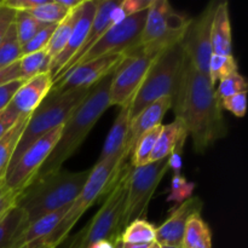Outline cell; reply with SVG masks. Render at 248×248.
I'll use <instances>...</instances> for the list:
<instances>
[{
  "label": "cell",
  "instance_id": "d6a6232c",
  "mask_svg": "<svg viewBox=\"0 0 248 248\" xmlns=\"http://www.w3.org/2000/svg\"><path fill=\"white\" fill-rule=\"evenodd\" d=\"M153 0H124L118 1V4L114 6L110 12V22L111 26L121 23L128 17L143 11V10L149 9Z\"/></svg>",
  "mask_w": 248,
  "mask_h": 248
},
{
  "label": "cell",
  "instance_id": "f907efd6",
  "mask_svg": "<svg viewBox=\"0 0 248 248\" xmlns=\"http://www.w3.org/2000/svg\"><path fill=\"white\" fill-rule=\"evenodd\" d=\"M2 6V0H0V7Z\"/></svg>",
  "mask_w": 248,
  "mask_h": 248
},
{
  "label": "cell",
  "instance_id": "681fc988",
  "mask_svg": "<svg viewBox=\"0 0 248 248\" xmlns=\"http://www.w3.org/2000/svg\"><path fill=\"white\" fill-rule=\"evenodd\" d=\"M150 248H161V247H160V245H157L156 242H154V244H153L152 246H150Z\"/></svg>",
  "mask_w": 248,
  "mask_h": 248
},
{
  "label": "cell",
  "instance_id": "8992f818",
  "mask_svg": "<svg viewBox=\"0 0 248 248\" xmlns=\"http://www.w3.org/2000/svg\"><path fill=\"white\" fill-rule=\"evenodd\" d=\"M90 91L91 89H78L68 92L50 91L40 106L31 113L26 130L15 150L9 169L14 166L15 162L34 142L53 128L62 126L73 111L86 98Z\"/></svg>",
  "mask_w": 248,
  "mask_h": 248
},
{
  "label": "cell",
  "instance_id": "f35d334b",
  "mask_svg": "<svg viewBox=\"0 0 248 248\" xmlns=\"http://www.w3.org/2000/svg\"><path fill=\"white\" fill-rule=\"evenodd\" d=\"M19 194L15 193L9 188L5 182V178L0 179V218L5 215L14 206H16L17 198Z\"/></svg>",
  "mask_w": 248,
  "mask_h": 248
},
{
  "label": "cell",
  "instance_id": "83f0119b",
  "mask_svg": "<svg viewBox=\"0 0 248 248\" xmlns=\"http://www.w3.org/2000/svg\"><path fill=\"white\" fill-rule=\"evenodd\" d=\"M51 62H52V60L45 50L22 56L21 60H19L21 79L26 81V80L36 77V75L50 72Z\"/></svg>",
  "mask_w": 248,
  "mask_h": 248
},
{
  "label": "cell",
  "instance_id": "7a4b0ae2",
  "mask_svg": "<svg viewBox=\"0 0 248 248\" xmlns=\"http://www.w3.org/2000/svg\"><path fill=\"white\" fill-rule=\"evenodd\" d=\"M113 73L92 87L86 98L63 124L60 140L40 169L38 176L52 173L62 169V165L74 155L99 118L110 107L109 91L113 80Z\"/></svg>",
  "mask_w": 248,
  "mask_h": 248
},
{
  "label": "cell",
  "instance_id": "b9f144b4",
  "mask_svg": "<svg viewBox=\"0 0 248 248\" xmlns=\"http://www.w3.org/2000/svg\"><path fill=\"white\" fill-rule=\"evenodd\" d=\"M19 116L11 107L7 106L4 110L0 111V138L12 127V126L16 124V121L18 120Z\"/></svg>",
  "mask_w": 248,
  "mask_h": 248
},
{
  "label": "cell",
  "instance_id": "60d3db41",
  "mask_svg": "<svg viewBox=\"0 0 248 248\" xmlns=\"http://www.w3.org/2000/svg\"><path fill=\"white\" fill-rule=\"evenodd\" d=\"M47 0L39 1V0H2V6L7 7L14 11H31L35 7L41 6Z\"/></svg>",
  "mask_w": 248,
  "mask_h": 248
},
{
  "label": "cell",
  "instance_id": "9a60e30c",
  "mask_svg": "<svg viewBox=\"0 0 248 248\" xmlns=\"http://www.w3.org/2000/svg\"><path fill=\"white\" fill-rule=\"evenodd\" d=\"M97 7H98V0H84V2L79 6L77 18H75L74 26H73L72 33H70L69 39H68L67 45L63 48L62 52L51 62L50 73L52 75V79H55L60 74L61 70L64 68V65L82 47L87 35H89Z\"/></svg>",
  "mask_w": 248,
  "mask_h": 248
},
{
  "label": "cell",
  "instance_id": "5bb4252c",
  "mask_svg": "<svg viewBox=\"0 0 248 248\" xmlns=\"http://www.w3.org/2000/svg\"><path fill=\"white\" fill-rule=\"evenodd\" d=\"M125 53H111L73 68L53 81L52 92H68L78 89H92L116 69Z\"/></svg>",
  "mask_w": 248,
  "mask_h": 248
},
{
  "label": "cell",
  "instance_id": "484cf974",
  "mask_svg": "<svg viewBox=\"0 0 248 248\" xmlns=\"http://www.w3.org/2000/svg\"><path fill=\"white\" fill-rule=\"evenodd\" d=\"M156 241V228L147 219H135L126 225L120 242L131 245H152Z\"/></svg>",
  "mask_w": 248,
  "mask_h": 248
},
{
  "label": "cell",
  "instance_id": "2e32d148",
  "mask_svg": "<svg viewBox=\"0 0 248 248\" xmlns=\"http://www.w3.org/2000/svg\"><path fill=\"white\" fill-rule=\"evenodd\" d=\"M202 200L199 196H191L177 206L160 227L156 228V244L160 246H182L184 230L189 218L195 213H201Z\"/></svg>",
  "mask_w": 248,
  "mask_h": 248
},
{
  "label": "cell",
  "instance_id": "ac0fdd59",
  "mask_svg": "<svg viewBox=\"0 0 248 248\" xmlns=\"http://www.w3.org/2000/svg\"><path fill=\"white\" fill-rule=\"evenodd\" d=\"M53 79L50 72L26 80L12 97L9 107L18 115H31L52 89Z\"/></svg>",
  "mask_w": 248,
  "mask_h": 248
},
{
  "label": "cell",
  "instance_id": "e575fe53",
  "mask_svg": "<svg viewBox=\"0 0 248 248\" xmlns=\"http://www.w3.org/2000/svg\"><path fill=\"white\" fill-rule=\"evenodd\" d=\"M248 84L247 80L239 72L224 78L219 81L217 90H216V96L219 101L227 98V97L234 96V94L240 93V92H247Z\"/></svg>",
  "mask_w": 248,
  "mask_h": 248
},
{
  "label": "cell",
  "instance_id": "7dc6e473",
  "mask_svg": "<svg viewBox=\"0 0 248 248\" xmlns=\"http://www.w3.org/2000/svg\"><path fill=\"white\" fill-rule=\"evenodd\" d=\"M152 245H131V244H123V242H119V244L116 245V248H150Z\"/></svg>",
  "mask_w": 248,
  "mask_h": 248
},
{
  "label": "cell",
  "instance_id": "d6986e66",
  "mask_svg": "<svg viewBox=\"0 0 248 248\" xmlns=\"http://www.w3.org/2000/svg\"><path fill=\"white\" fill-rule=\"evenodd\" d=\"M211 45L215 55L232 56V22L227 1L216 5L211 27Z\"/></svg>",
  "mask_w": 248,
  "mask_h": 248
},
{
  "label": "cell",
  "instance_id": "5b68a950",
  "mask_svg": "<svg viewBox=\"0 0 248 248\" xmlns=\"http://www.w3.org/2000/svg\"><path fill=\"white\" fill-rule=\"evenodd\" d=\"M131 169V165L124 166L120 176L107 194L98 212L92 217L89 224L72 237L67 248H89L90 245L101 240H108L115 245L120 242L123 232L121 218L125 207Z\"/></svg>",
  "mask_w": 248,
  "mask_h": 248
},
{
  "label": "cell",
  "instance_id": "d590c367",
  "mask_svg": "<svg viewBox=\"0 0 248 248\" xmlns=\"http://www.w3.org/2000/svg\"><path fill=\"white\" fill-rule=\"evenodd\" d=\"M195 183L188 182L182 174H173L171 181V190L167 196V202H174L177 206L193 196Z\"/></svg>",
  "mask_w": 248,
  "mask_h": 248
},
{
  "label": "cell",
  "instance_id": "8fae6325",
  "mask_svg": "<svg viewBox=\"0 0 248 248\" xmlns=\"http://www.w3.org/2000/svg\"><path fill=\"white\" fill-rule=\"evenodd\" d=\"M156 57L157 56L148 55L137 48L125 53L124 60L113 73L109 91L110 107H123L132 101Z\"/></svg>",
  "mask_w": 248,
  "mask_h": 248
},
{
  "label": "cell",
  "instance_id": "277c9868",
  "mask_svg": "<svg viewBox=\"0 0 248 248\" xmlns=\"http://www.w3.org/2000/svg\"><path fill=\"white\" fill-rule=\"evenodd\" d=\"M126 161L123 156L96 162L91 169L86 184L74 201L70 203L67 213L55 230L41 241L27 248H57L67 239L70 230L85 212L103 195L109 193L120 176Z\"/></svg>",
  "mask_w": 248,
  "mask_h": 248
},
{
  "label": "cell",
  "instance_id": "30bf717a",
  "mask_svg": "<svg viewBox=\"0 0 248 248\" xmlns=\"http://www.w3.org/2000/svg\"><path fill=\"white\" fill-rule=\"evenodd\" d=\"M169 170V157L150 162L145 166L131 169L125 207L121 218L123 230L132 220L145 219L150 200Z\"/></svg>",
  "mask_w": 248,
  "mask_h": 248
},
{
  "label": "cell",
  "instance_id": "cb8c5ba5",
  "mask_svg": "<svg viewBox=\"0 0 248 248\" xmlns=\"http://www.w3.org/2000/svg\"><path fill=\"white\" fill-rule=\"evenodd\" d=\"M31 115L19 116L14 126L0 138V179L5 178L7 169L10 166L12 156L15 154L17 145L21 140L26 126L28 124Z\"/></svg>",
  "mask_w": 248,
  "mask_h": 248
},
{
  "label": "cell",
  "instance_id": "ffe728a7",
  "mask_svg": "<svg viewBox=\"0 0 248 248\" xmlns=\"http://www.w3.org/2000/svg\"><path fill=\"white\" fill-rule=\"evenodd\" d=\"M131 102L121 107L120 111H119L118 116H116L115 121H114L113 126H111L110 131L107 136L106 142L103 144V149H102L97 162L109 159H116V157H120L121 154H123L131 123Z\"/></svg>",
  "mask_w": 248,
  "mask_h": 248
},
{
  "label": "cell",
  "instance_id": "836d02e7",
  "mask_svg": "<svg viewBox=\"0 0 248 248\" xmlns=\"http://www.w3.org/2000/svg\"><path fill=\"white\" fill-rule=\"evenodd\" d=\"M31 16L35 19H38L39 22L44 24H57L64 18L68 15V10H65L64 7L61 6L57 2V0H53V1H47L45 4H43L41 6L35 7V9L28 11Z\"/></svg>",
  "mask_w": 248,
  "mask_h": 248
},
{
  "label": "cell",
  "instance_id": "8d00e7d4",
  "mask_svg": "<svg viewBox=\"0 0 248 248\" xmlns=\"http://www.w3.org/2000/svg\"><path fill=\"white\" fill-rule=\"evenodd\" d=\"M57 24H47V26L44 27L40 31H38L28 43L24 44V45L22 46V55H29V53L45 50V47L47 46L48 41H50L51 39V35H52V33L55 31Z\"/></svg>",
  "mask_w": 248,
  "mask_h": 248
},
{
  "label": "cell",
  "instance_id": "ba28073f",
  "mask_svg": "<svg viewBox=\"0 0 248 248\" xmlns=\"http://www.w3.org/2000/svg\"><path fill=\"white\" fill-rule=\"evenodd\" d=\"M190 21L191 18L177 12L166 0H153L136 48L148 55L159 56L181 44Z\"/></svg>",
  "mask_w": 248,
  "mask_h": 248
},
{
  "label": "cell",
  "instance_id": "52a82bcc",
  "mask_svg": "<svg viewBox=\"0 0 248 248\" xmlns=\"http://www.w3.org/2000/svg\"><path fill=\"white\" fill-rule=\"evenodd\" d=\"M183 62L184 51L181 44L172 46L155 58L131 102V120L157 99L164 97L173 99L181 79Z\"/></svg>",
  "mask_w": 248,
  "mask_h": 248
},
{
  "label": "cell",
  "instance_id": "d4e9b609",
  "mask_svg": "<svg viewBox=\"0 0 248 248\" xmlns=\"http://www.w3.org/2000/svg\"><path fill=\"white\" fill-rule=\"evenodd\" d=\"M183 248H212V234L201 213H195L188 219L184 230Z\"/></svg>",
  "mask_w": 248,
  "mask_h": 248
},
{
  "label": "cell",
  "instance_id": "1f68e13d",
  "mask_svg": "<svg viewBox=\"0 0 248 248\" xmlns=\"http://www.w3.org/2000/svg\"><path fill=\"white\" fill-rule=\"evenodd\" d=\"M14 24L16 27L19 44L22 46L28 43L44 27L47 26V24L41 23L38 19L34 18L28 11H17L16 15H15Z\"/></svg>",
  "mask_w": 248,
  "mask_h": 248
},
{
  "label": "cell",
  "instance_id": "7bdbcfd3",
  "mask_svg": "<svg viewBox=\"0 0 248 248\" xmlns=\"http://www.w3.org/2000/svg\"><path fill=\"white\" fill-rule=\"evenodd\" d=\"M21 79V70H19V61L9 65V67L0 68V86L9 84V82L16 81Z\"/></svg>",
  "mask_w": 248,
  "mask_h": 248
},
{
  "label": "cell",
  "instance_id": "c3c4849f",
  "mask_svg": "<svg viewBox=\"0 0 248 248\" xmlns=\"http://www.w3.org/2000/svg\"><path fill=\"white\" fill-rule=\"evenodd\" d=\"M161 248H183L182 246H160Z\"/></svg>",
  "mask_w": 248,
  "mask_h": 248
},
{
  "label": "cell",
  "instance_id": "4dcf8cb0",
  "mask_svg": "<svg viewBox=\"0 0 248 248\" xmlns=\"http://www.w3.org/2000/svg\"><path fill=\"white\" fill-rule=\"evenodd\" d=\"M237 62L234 56H222L212 53L208 62V78L211 84L215 86L216 82L220 81L224 78L239 72Z\"/></svg>",
  "mask_w": 248,
  "mask_h": 248
},
{
  "label": "cell",
  "instance_id": "f6af8a7d",
  "mask_svg": "<svg viewBox=\"0 0 248 248\" xmlns=\"http://www.w3.org/2000/svg\"><path fill=\"white\" fill-rule=\"evenodd\" d=\"M183 148L184 145H178L169 156V166L173 171V174H181L182 169H183V159H182Z\"/></svg>",
  "mask_w": 248,
  "mask_h": 248
},
{
  "label": "cell",
  "instance_id": "3957f363",
  "mask_svg": "<svg viewBox=\"0 0 248 248\" xmlns=\"http://www.w3.org/2000/svg\"><path fill=\"white\" fill-rule=\"evenodd\" d=\"M91 169L81 172L58 170L38 176L17 198L16 205L26 213L29 224L70 205L86 184Z\"/></svg>",
  "mask_w": 248,
  "mask_h": 248
},
{
  "label": "cell",
  "instance_id": "4316f807",
  "mask_svg": "<svg viewBox=\"0 0 248 248\" xmlns=\"http://www.w3.org/2000/svg\"><path fill=\"white\" fill-rule=\"evenodd\" d=\"M79 9V7H78ZM78 9L72 10V11L68 12L67 16L57 24L55 31L51 35L50 41H48L47 46L45 47V51L48 53V56L51 57V60H55L61 52H62L63 48L65 47L68 43V39H69L70 33H72L73 26H74L75 18H77Z\"/></svg>",
  "mask_w": 248,
  "mask_h": 248
},
{
  "label": "cell",
  "instance_id": "7c38bea8",
  "mask_svg": "<svg viewBox=\"0 0 248 248\" xmlns=\"http://www.w3.org/2000/svg\"><path fill=\"white\" fill-rule=\"evenodd\" d=\"M62 133V126L53 128L34 142L21 157L10 167L5 176V182L11 190L21 194L38 176L51 152L57 144Z\"/></svg>",
  "mask_w": 248,
  "mask_h": 248
},
{
  "label": "cell",
  "instance_id": "6da1fadb",
  "mask_svg": "<svg viewBox=\"0 0 248 248\" xmlns=\"http://www.w3.org/2000/svg\"><path fill=\"white\" fill-rule=\"evenodd\" d=\"M172 108L176 119L183 124L186 135L193 140L194 149L199 154L227 136L228 128L215 86L207 75L194 67L186 53Z\"/></svg>",
  "mask_w": 248,
  "mask_h": 248
},
{
  "label": "cell",
  "instance_id": "4fadbf2b",
  "mask_svg": "<svg viewBox=\"0 0 248 248\" xmlns=\"http://www.w3.org/2000/svg\"><path fill=\"white\" fill-rule=\"evenodd\" d=\"M217 2H211L199 16L191 18L181 46L194 67L202 74H208V62L212 56L211 27ZM208 77V75H207Z\"/></svg>",
  "mask_w": 248,
  "mask_h": 248
},
{
  "label": "cell",
  "instance_id": "44dd1931",
  "mask_svg": "<svg viewBox=\"0 0 248 248\" xmlns=\"http://www.w3.org/2000/svg\"><path fill=\"white\" fill-rule=\"evenodd\" d=\"M29 225L27 216L14 206L0 218V248H22V235Z\"/></svg>",
  "mask_w": 248,
  "mask_h": 248
},
{
  "label": "cell",
  "instance_id": "f546056e",
  "mask_svg": "<svg viewBox=\"0 0 248 248\" xmlns=\"http://www.w3.org/2000/svg\"><path fill=\"white\" fill-rule=\"evenodd\" d=\"M22 56V45L17 36L16 27L12 23L0 44V68L9 67L18 62Z\"/></svg>",
  "mask_w": 248,
  "mask_h": 248
},
{
  "label": "cell",
  "instance_id": "ab89813d",
  "mask_svg": "<svg viewBox=\"0 0 248 248\" xmlns=\"http://www.w3.org/2000/svg\"><path fill=\"white\" fill-rule=\"evenodd\" d=\"M23 82L24 80H16V81L9 82L4 86H0V111L4 110L9 106L14 94L22 86Z\"/></svg>",
  "mask_w": 248,
  "mask_h": 248
},
{
  "label": "cell",
  "instance_id": "e0dca14e",
  "mask_svg": "<svg viewBox=\"0 0 248 248\" xmlns=\"http://www.w3.org/2000/svg\"><path fill=\"white\" fill-rule=\"evenodd\" d=\"M172 108V98L164 97L161 99L153 102L150 106L143 109L136 118H133L130 123L128 128L127 140H126L125 147L123 150V159L127 160L130 155L132 154V150L135 144L140 140V136L144 135L147 131L152 130L155 126L161 125V121L164 120L167 111Z\"/></svg>",
  "mask_w": 248,
  "mask_h": 248
},
{
  "label": "cell",
  "instance_id": "9c48e42d",
  "mask_svg": "<svg viewBox=\"0 0 248 248\" xmlns=\"http://www.w3.org/2000/svg\"><path fill=\"white\" fill-rule=\"evenodd\" d=\"M147 12L148 9L143 10V11L126 18L121 23L111 26L110 28L107 29L106 33L87 52L65 65L61 70L60 74L53 79V81L78 65L91 62L96 58L111 55V53H126L137 47L140 40V35H142L145 18H147Z\"/></svg>",
  "mask_w": 248,
  "mask_h": 248
},
{
  "label": "cell",
  "instance_id": "7402d4cb",
  "mask_svg": "<svg viewBox=\"0 0 248 248\" xmlns=\"http://www.w3.org/2000/svg\"><path fill=\"white\" fill-rule=\"evenodd\" d=\"M186 137L188 135H186L183 124L177 119H174L173 123L162 125L161 132L157 137L154 150L150 155L149 164L169 157L170 154L176 149V147L186 144Z\"/></svg>",
  "mask_w": 248,
  "mask_h": 248
},
{
  "label": "cell",
  "instance_id": "74e56055",
  "mask_svg": "<svg viewBox=\"0 0 248 248\" xmlns=\"http://www.w3.org/2000/svg\"><path fill=\"white\" fill-rule=\"evenodd\" d=\"M220 107L234 114L236 118H244L247 110V92H240L222 99Z\"/></svg>",
  "mask_w": 248,
  "mask_h": 248
},
{
  "label": "cell",
  "instance_id": "f1b7e54d",
  "mask_svg": "<svg viewBox=\"0 0 248 248\" xmlns=\"http://www.w3.org/2000/svg\"><path fill=\"white\" fill-rule=\"evenodd\" d=\"M162 125L155 126L152 130L147 131L144 135L140 136V140L135 144L132 150V156H131V166L140 167L149 164L150 155L154 150L155 143H156L157 137L161 132Z\"/></svg>",
  "mask_w": 248,
  "mask_h": 248
},
{
  "label": "cell",
  "instance_id": "bcb514c9",
  "mask_svg": "<svg viewBox=\"0 0 248 248\" xmlns=\"http://www.w3.org/2000/svg\"><path fill=\"white\" fill-rule=\"evenodd\" d=\"M89 248H116V245L108 241V240H101V241L93 242L92 245H90Z\"/></svg>",
  "mask_w": 248,
  "mask_h": 248
},
{
  "label": "cell",
  "instance_id": "ee69618b",
  "mask_svg": "<svg viewBox=\"0 0 248 248\" xmlns=\"http://www.w3.org/2000/svg\"><path fill=\"white\" fill-rule=\"evenodd\" d=\"M15 15H16V11L14 10H10L4 6L0 7V44L6 35L10 26L14 23Z\"/></svg>",
  "mask_w": 248,
  "mask_h": 248
},
{
  "label": "cell",
  "instance_id": "603a6c76",
  "mask_svg": "<svg viewBox=\"0 0 248 248\" xmlns=\"http://www.w3.org/2000/svg\"><path fill=\"white\" fill-rule=\"evenodd\" d=\"M69 206L70 205H68L61 210L48 213V215L39 218L35 222L31 223L22 235V248L31 246V245L36 244V242L41 241L46 236H48L63 219Z\"/></svg>",
  "mask_w": 248,
  "mask_h": 248
}]
</instances>
